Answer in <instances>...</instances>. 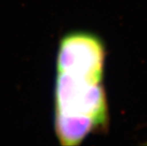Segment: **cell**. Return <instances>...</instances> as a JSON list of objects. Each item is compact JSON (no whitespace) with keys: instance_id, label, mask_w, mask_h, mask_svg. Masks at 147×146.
Segmentation results:
<instances>
[{"instance_id":"cell-1","label":"cell","mask_w":147,"mask_h":146,"mask_svg":"<svg viewBox=\"0 0 147 146\" xmlns=\"http://www.w3.org/2000/svg\"><path fill=\"white\" fill-rule=\"evenodd\" d=\"M55 114L84 117L95 122L99 131L108 124V107L102 83L58 72L54 90Z\"/></svg>"},{"instance_id":"cell-2","label":"cell","mask_w":147,"mask_h":146,"mask_svg":"<svg viewBox=\"0 0 147 146\" xmlns=\"http://www.w3.org/2000/svg\"><path fill=\"white\" fill-rule=\"evenodd\" d=\"M105 59L104 43L96 34L71 32L61 39L57 55V72L102 83Z\"/></svg>"},{"instance_id":"cell-3","label":"cell","mask_w":147,"mask_h":146,"mask_svg":"<svg viewBox=\"0 0 147 146\" xmlns=\"http://www.w3.org/2000/svg\"><path fill=\"white\" fill-rule=\"evenodd\" d=\"M54 127L62 145H79L91 132L99 131L92 120L84 117L55 114Z\"/></svg>"},{"instance_id":"cell-4","label":"cell","mask_w":147,"mask_h":146,"mask_svg":"<svg viewBox=\"0 0 147 146\" xmlns=\"http://www.w3.org/2000/svg\"><path fill=\"white\" fill-rule=\"evenodd\" d=\"M145 144H147V142H146V143H145Z\"/></svg>"}]
</instances>
